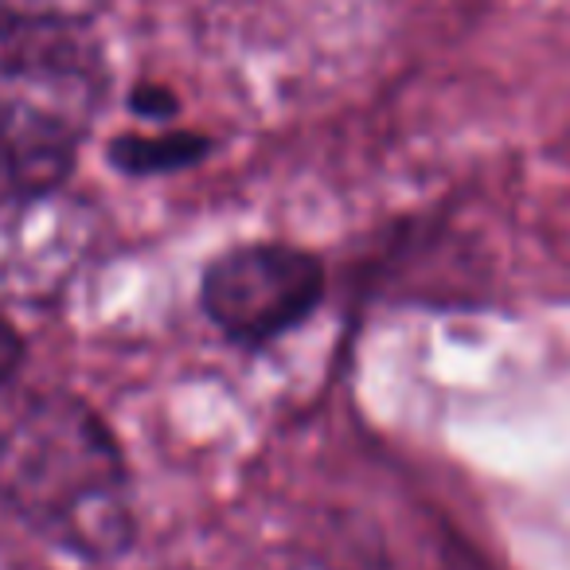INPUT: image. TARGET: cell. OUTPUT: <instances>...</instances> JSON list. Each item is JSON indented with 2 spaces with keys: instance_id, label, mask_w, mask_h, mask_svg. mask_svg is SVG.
Wrapping results in <instances>:
<instances>
[{
  "instance_id": "6da1fadb",
  "label": "cell",
  "mask_w": 570,
  "mask_h": 570,
  "mask_svg": "<svg viewBox=\"0 0 570 570\" xmlns=\"http://www.w3.org/2000/svg\"><path fill=\"white\" fill-rule=\"evenodd\" d=\"M0 500L79 559H114L134 539L126 461L75 395H36L0 422Z\"/></svg>"
},
{
  "instance_id": "7a4b0ae2",
  "label": "cell",
  "mask_w": 570,
  "mask_h": 570,
  "mask_svg": "<svg viewBox=\"0 0 570 570\" xmlns=\"http://www.w3.org/2000/svg\"><path fill=\"white\" fill-rule=\"evenodd\" d=\"M102 98L106 63L87 28L0 17V165L12 184H63Z\"/></svg>"
},
{
  "instance_id": "3957f363",
  "label": "cell",
  "mask_w": 570,
  "mask_h": 570,
  "mask_svg": "<svg viewBox=\"0 0 570 570\" xmlns=\"http://www.w3.org/2000/svg\"><path fill=\"white\" fill-rule=\"evenodd\" d=\"M325 269L285 243H250L207 266L199 302L212 325L235 344H269L317 309Z\"/></svg>"
},
{
  "instance_id": "277c9868",
  "label": "cell",
  "mask_w": 570,
  "mask_h": 570,
  "mask_svg": "<svg viewBox=\"0 0 570 570\" xmlns=\"http://www.w3.org/2000/svg\"><path fill=\"white\" fill-rule=\"evenodd\" d=\"M204 141L199 137H121L114 141V160L126 173L145 176V173H168V168L191 165L196 157H204Z\"/></svg>"
},
{
  "instance_id": "5b68a950",
  "label": "cell",
  "mask_w": 570,
  "mask_h": 570,
  "mask_svg": "<svg viewBox=\"0 0 570 570\" xmlns=\"http://www.w3.org/2000/svg\"><path fill=\"white\" fill-rule=\"evenodd\" d=\"M106 0H0V17L43 20V24H82L102 9Z\"/></svg>"
},
{
  "instance_id": "8992f818",
  "label": "cell",
  "mask_w": 570,
  "mask_h": 570,
  "mask_svg": "<svg viewBox=\"0 0 570 570\" xmlns=\"http://www.w3.org/2000/svg\"><path fill=\"white\" fill-rule=\"evenodd\" d=\"M17 364H20V336H17V328L9 325V317L0 313V383L9 380Z\"/></svg>"
}]
</instances>
